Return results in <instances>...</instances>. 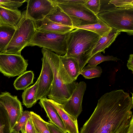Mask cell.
Returning a JSON list of instances; mask_svg holds the SVG:
<instances>
[{
  "label": "cell",
  "mask_w": 133,
  "mask_h": 133,
  "mask_svg": "<svg viewBox=\"0 0 133 133\" xmlns=\"http://www.w3.org/2000/svg\"><path fill=\"white\" fill-rule=\"evenodd\" d=\"M26 16L34 21L46 17L56 7L53 0H26Z\"/></svg>",
  "instance_id": "9"
},
{
  "label": "cell",
  "mask_w": 133,
  "mask_h": 133,
  "mask_svg": "<svg viewBox=\"0 0 133 133\" xmlns=\"http://www.w3.org/2000/svg\"><path fill=\"white\" fill-rule=\"evenodd\" d=\"M127 66L129 70H131L133 72V55L130 54L128 60Z\"/></svg>",
  "instance_id": "35"
},
{
  "label": "cell",
  "mask_w": 133,
  "mask_h": 133,
  "mask_svg": "<svg viewBox=\"0 0 133 133\" xmlns=\"http://www.w3.org/2000/svg\"><path fill=\"white\" fill-rule=\"evenodd\" d=\"M22 12L18 9L12 10L0 6V25L15 27L20 22Z\"/></svg>",
  "instance_id": "16"
},
{
  "label": "cell",
  "mask_w": 133,
  "mask_h": 133,
  "mask_svg": "<svg viewBox=\"0 0 133 133\" xmlns=\"http://www.w3.org/2000/svg\"><path fill=\"white\" fill-rule=\"evenodd\" d=\"M102 71L101 68L98 66H91L88 64L82 69L80 73L85 79H90L100 76Z\"/></svg>",
  "instance_id": "26"
},
{
  "label": "cell",
  "mask_w": 133,
  "mask_h": 133,
  "mask_svg": "<svg viewBox=\"0 0 133 133\" xmlns=\"http://www.w3.org/2000/svg\"><path fill=\"white\" fill-rule=\"evenodd\" d=\"M133 96L123 90L103 95L80 133H116L133 117Z\"/></svg>",
  "instance_id": "1"
},
{
  "label": "cell",
  "mask_w": 133,
  "mask_h": 133,
  "mask_svg": "<svg viewBox=\"0 0 133 133\" xmlns=\"http://www.w3.org/2000/svg\"><path fill=\"white\" fill-rule=\"evenodd\" d=\"M31 117L30 111L27 110L23 111L12 130L20 133L21 130L25 125L28 119Z\"/></svg>",
  "instance_id": "28"
},
{
  "label": "cell",
  "mask_w": 133,
  "mask_h": 133,
  "mask_svg": "<svg viewBox=\"0 0 133 133\" xmlns=\"http://www.w3.org/2000/svg\"><path fill=\"white\" fill-rule=\"evenodd\" d=\"M42 58V66L38 77L37 90L35 99L36 101L47 98L51 88L53 80V75L51 66L43 55Z\"/></svg>",
  "instance_id": "11"
},
{
  "label": "cell",
  "mask_w": 133,
  "mask_h": 133,
  "mask_svg": "<svg viewBox=\"0 0 133 133\" xmlns=\"http://www.w3.org/2000/svg\"><path fill=\"white\" fill-rule=\"evenodd\" d=\"M41 51L50 64L53 75L52 84L48 97L63 104L70 97L78 83L74 81L69 84H64L59 72V56L45 48H42Z\"/></svg>",
  "instance_id": "3"
},
{
  "label": "cell",
  "mask_w": 133,
  "mask_h": 133,
  "mask_svg": "<svg viewBox=\"0 0 133 133\" xmlns=\"http://www.w3.org/2000/svg\"><path fill=\"white\" fill-rule=\"evenodd\" d=\"M131 120L125 124L116 133H128Z\"/></svg>",
  "instance_id": "34"
},
{
  "label": "cell",
  "mask_w": 133,
  "mask_h": 133,
  "mask_svg": "<svg viewBox=\"0 0 133 133\" xmlns=\"http://www.w3.org/2000/svg\"><path fill=\"white\" fill-rule=\"evenodd\" d=\"M39 79L38 77L34 84L26 88L22 93V96L23 103L28 108L31 107L37 102L35 97Z\"/></svg>",
  "instance_id": "20"
},
{
  "label": "cell",
  "mask_w": 133,
  "mask_h": 133,
  "mask_svg": "<svg viewBox=\"0 0 133 133\" xmlns=\"http://www.w3.org/2000/svg\"><path fill=\"white\" fill-rule=\"evenodd\" d=\"M15 29V27L0 25V53L10 42Z\"/></svg>",
  "instance_id": "23"
},
{
  "label": "cell",
  "mask_w": 133,
  "mask_h": 133,
  "mask_svg": "<svg viewBox=\"0 0 133 133\" xmlns=\"http://www.w3.org/2000/svg\"><path fill=\"white\" fill-rule=\"evenodd\" d=\"M11 133H17L16 131H15L12 130V131H11Z\"/></svg>",
  "instance_id": "37"
},
{
  "label": "cell",
  "mask_w": 133,
  "mask_h": 133,
  "mask_svg": "<svg viewBox=\"0 0 133 133\" xmlns=\"http://www.w3.org/2000/svg\"><path fill=\"white\" fill-rule=\"evenodd\" d=\"M59 72L64 84H69L77 79L80 74L78 62L76 59L59 56Z\"/></svg>",
  "instance_id": "12"
},
{
  "label": "cell",
  "mask_w": 133,
  "mask_h": 133,
  "mask_svg": "<svg viewBox=\"0 0 133 133\" xmlns=\"http://www.w3.org/2000/svg\"><path fill=\"white\" fill-rule=\"evenodd\" d=\"M121 32L112 28L111 30L105 35L100 37L95 47L92 51L91 56L98 52H105V49L115 41Z\"/></svg>",
  "instance_id": "18"
},
{
  "label": "cell",
  "mask_w": 133,
  "mask_h": 133,
  "mask_svg": "<svg viewBox=\"0 0 133 133\" xmlns=\"http://www.w3.org/2000/svg\"><path fill=\"white\" fill-rule=\"evenodd\" d=\"M109 2L116 7L125 8H133V0H111Z\"/></svg>",
  "instance_id": "31"
},
{
  "label": "cell",
  "mask_w": 133,
  "mask_h": 133,
  "mask_svg": "<svg viewBox=\"0 0 133 133\" xmlns=\"http://www.w3.org/2000/svg\"><path fill=\"white\" fill-rule=\"evenodd\" d=\"M31 117L38 133H51L47 125V122L40 116L33 111H30Z\"/></svg>",
  "instance_id": "25"
},
{
  "label": "cell",
  "mask_w": 133,
  "mask_h": 133,
  "mask_svg": "<svg viewBox=\"0 0 133 133\" xmlns=\"http://www.w3.org/2000/svg\"><path fill=\"white\" fill-rule=\"evenodd\" d=\"M0 101L8 112L12 130L23 111L21 103L17 96L12 95L7 92H1L0 94Z\"/></svg>",
  "instance_id": "13"
},
{
  "label": "cell",
  "mask_w": 133,
  "mask_h": 133,
  "mask_svg": "<svg viewBox=\"0 0 133 133\" xmlns=\"http://www.w3.org/2000/svg\"><path fill=\"white\" fill-rule=\"evenodd\" d=\"M12 131L8 112L0 101V133H11Z\"/></svg>",
  "instance_id": "24"
},
{
  "label": "cell",
  "mask_w": 133,
  "mask_h": 133,
  "mask_svg": "<svg viewBox=\"0 0 133 133\" xmlns=\"http://www.w3.org/2000/svg\"><path fill=\"white\" fill-rule=\"evenodd\" d=\"M36 30L64 33L71 31L73 27L65 26L53 22L46 18L34 21Z\"/></svg>",
  "instance_id": "15"
},
{
  "label": "cell",
  "mask_w": 133,
  "mask_h": 133,
  "mask_svg": "<svg viewBox=\"0 0 133 133\" xmlns=\"http://www.w3.org/2000/svg\"><path fill=\"white\" fill-rule=\"evenodd\" d=\"M26 10L22 12L21 18L10 41L0 53L21 54L22 50L30 43L36 30L34 21L26 17Z\"/></svg>",
  "instance_id": "5"
},
{
  "label": "cell",
  "mask_w": 133,
  "mask_h": 133,
  "mask_svg": "<svg viewBox=\"0 0 133 133\" xmlns=\"http://www.w3.org/2000/svg\"><path fill=\"white\" fill-rule=\"evenodd\" d=\"M20 131L22 133H38L35 129L31 117L28 119L25 126Z\"/></svg>",
  "instance_id": "32"
},
{
  "label": "cell",
  "mask_w": 133,
  "mask_h": 133,
  "mask_svg": "<svg viewBox=\"0 0 133 133\" xmlns=\"http://www.w3.org/2000/svg\"><path fill=\"white\" fill-rule=\"evenodd\" d=\"M45 18L58 24L73 27L69 16L57 4L55 8Z\"/></svg>",
  "instance_id": "19"
},
{
  "label": "cell",
  "mask_w": 133,
  "mask_h": 133,
  "mask_svg": "<svg viewBox=\"0 0 133 133\" xmlns=\"http://www.w3.org/2000/svg\"><path fill=\"white\" fill-rule=\"evenodd\" d=\"M47 125L51 133H65L53 124L47 122Z\"/></svg>",
  "instance_id": "33"
},
{
  "label": "cell",
  "mask_w": 133,
  "mask_h": 133,
  "mask_svg": "<svg viewBox=\"0 0 133 133\" xmlns=\"http://www.w3.org/2000/svg\"><path fill=\"white\" fill-rule=\"evenodd\" d=\"M26 0H0V6L9 9L16 10L26 2Z\"/></svg>",
  "instance_id": "29"
},
{
  "label": "cell",
  "mask_w": 133,
  "mask_h": 133,
  "mask_svg": "<svg viewBox=\"0 0 133 133\" xmlns=\"http://www.w3.org/2000/svg\"><path fill=\"white\" fill-rule=\"evenodd\" d=\"M100 37L84 29L73 30L70 32L67 42L66 52L63 56L77 60L81 72L91 57L92 51Z\"/></svg>",
  "instance_id": "2"
},
{
  "label": "cell",
  "mask_w": 133,
  "mask_h": 133,
  "mask_svg": "<svg viewBox=\"0 0 133 133\" xmlns=\"http://www.w3.org/2000/svg\"><path fill=\"white\" fill-rule=\"evenodd\" d=\"M128 133H133V118L131 119L130 122Z\"/></svg>",
  "instance_id": "36"
},
{
  "label": "cell",
  "mask_w": 133,
  "mask_h": 133,
  "mask_svg": "<svg viewBox=\"0 0 133 133\" xmlns=\"http://www.w3.org/2000/svg\"><path fill=\"white\" fill-rule=\"evenodd\" d=\"M76 28L81 29L90 31L96 34L100 37L108 33L112 29L99 18L98 22L97 23L76 27L74 29Z\"/></svg>",
  "instance_id": "22"
},
{
  "label": "cell",
  "mask_w": 133,
  "mask_h": 133,
  "mask_svg": "<svg viewBox=\"0 0 133 133\" xmlns=\"http://www.w3.org/2000/svg\"><path fill=\"white\" fill-rule=\"evenodd\" d=\"M117 57L112 56L103 55L99 52L96 53L91 57L88 61L87 63L91 66H95L105 61H115L120 60Z\"/></svg>",
  "instance_id": "27"
},
{
  "label": "cell",
  "mask_w": 133,
  "mask_h": 133,
  "mask_svg": "<svg viewBox=\"0 0 133 133\" xmlns=\"http://www.w3.org/2000/svg\"><path fill=\"white\" fill-rule=\"evenodd\" d=\"M100 9L97 16L108 26L129 35L133 34V8L125 9L115 7Z\"/></svg>",
  "instance_id": "4"
},
{
  "label": "cell",
  "mask_w": 133,
  "mask_h": 133,
  "mask_svg": "<svg viewBox=\"0 0 133 133\" xmlns=\"http://www.w3.org/2000/svg\"><path fill=\"white\" fill-rule=\"evenodd\" d=\"M58 114L66 130L67 133H79L77 119L67 113L64 109L63 104L47 99Z\"/></svg>",
  "instance_id": "14"
},
{
  "label": "cell",
  "mask_w": 133,
  "mask_h": 133,
  "mask_svg": "<svg viewBox=\"0 0 133 133\" xmlns=\"http://www.w3.org/2000/svg\"><path fill=\"white\" fill-rule=\"evenodd\" d=\"M84 5L95 15L97 16L100 12V0H85Z\"/></svg>",
  "instance_id": "30"
},
{
  "label": "cell",
  "mask_w": 133,
  "mask_h": 133,
  "mask_svg": "<svg viewBox=\"0 0 133 133\" xmlns=\"http://www.w3.org/2000/svg\"><path fill=\"white\" fill-rule=\"evenodd\" d=\"M70 32L61 33L36 30L28 46H37L54 51L59 56H63L66 52Z\"/></svg>",
  "instance_id": "7"
},
{
  "label": "cell",
  "mask_w": 133,
  "mask_h": 133,
  "mask_svg": "<svg viewBox=\"0 0 133 133\" xmlns=\"http://www.w3.org/2000/svg\"><path fill=\"white\" fill-rule=\"evenodd\" d=\"M85 1L59 0V3H56L69 16L74 28L78 26L95 24L98 22V17L84 5Z\"/></svg>",
  "instance_id": "6"
},
{
  "label": "cell",
  "mask_w": 133,
  "mask_h": 133,
  "mask_svg": "<svg viewBox=\"0 0 133 133\" xmlns=\"http://www.w3.org/2000/svg\"><path fill=\"white\" fill-rule=\"evenodd\" d=\"M28 61L21 54L0 53V72L9 78L19 76L26 71Z\"/></svg>",
  "instance_id": "8"
},
{
  "label": "cell",
  "mask_w": 133,
  "mask_h": 133,
  "mask_svg": "<svg viewBox=\"0 0 133 133\" xmlns=\"http://www.w3.org/2000/svg\"><path fill=\"white\" fill-rule=\"evenodd\" d=\"M34 74L32 71H26L19 76L14 82V85L17 90H24L33 83Z\"/></svg>",
  "instance_id": "21"
},
{
  "label": "cell",
  "mask_w": 133,
  "mask_h": 133,
  "mask_svg": "<svg viewBox=\"0 0 133 133\" xmlns=\"http://www.w3.org/2000/svg\"><path fill=\"white\" fill-rule=\"evenodd\" d=\"M86 87L84 82L78 83L70 97L63 104L64 110L77 119L82 111V102Z\"/></svg>",
  "instance_id": "10"
},
{
  "label": "cell",
  "mask_w": 133,
  "mask_h": 133,
  "mask_svg": "<svg viewBox=\"0 0 133 133\" xmlns=\"http://www.w3.org/2000/svg\"><path fill=\"white\" fill-rule=\"evenodd\" d=\"M47 99L44 98L40 99L39 104L46 112L47 117L49 119V123L53 124L65 133H67L57 111L49 102Z\"/></svg>",
  "instance_id": "17"
}]
</instances>
